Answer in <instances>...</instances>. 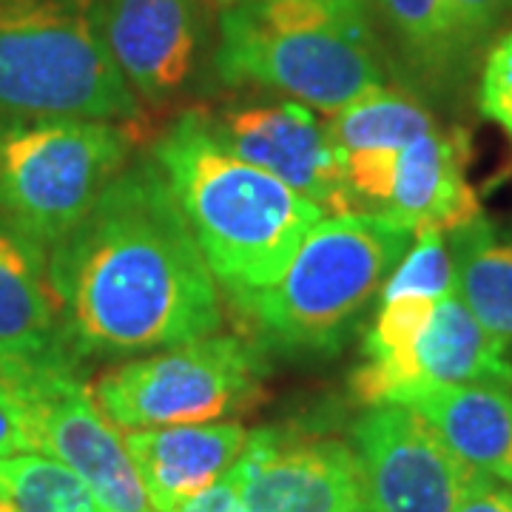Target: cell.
<instances>
[{
  "instance_id": "d6986e66",
  "label": "cell",
  "mask_w": 512,
  "mask_h": 512,
  "mask_svg": "<svg viewBox=\"0 0 512 512\" xmlns=\"http://www.w3.org/2000/svg\"><path fill=\"white\" fill-rule=\"evenodd\" d=\"M456 293L512 359V237L484 214L447 234Z\"/></svg>"
},
{
  "instance_id": "ffe728a7",
  "label": "cell",
  "mask_w": 512,
  "mask_h": 512,
  "mask_svg": "<svg viewBox=\"0 0 512 512\" xmlns=\"http://www.w3.org/2000/svg\"><path fill=\"white\" fill-rule=\"evenodd\" d=\"M433 111L416 94L390 83L359 94L348 106L330 114L328 131L339 154L362 151H402L416 137L436 128Z\"/></svg>"
},
{
  "instance_id": "7c38bea8",
  "label": "cell",
  "mask_w": 512,
  "mask_h": 512,
  "mask_svg": "<svg viewBox=\"0 0 512 512\" xmlns=\"http://www.w3.org/2000/svg\"><path fill=\"white\" fill-rule=\"evenodd\" d=\"M100 18L140 103L163 106L194 83L208 49L205 0H100Z\"/></svg>"
},
{
  "instance_id": "6da1fadb",
  "label": "cell",
  "mask_w": 512,
  "mask_h": 512,
  "mask_svg": "<svg viewBox=\"0 0 512 512\" xmlns=\"http://www.w3.org/2000/svg\"><path fill=\"white\" fill-rule=\"evenodd\" d=\"M63 345L77 359H134L217 333L220 285L151 154L111 180L46 251Z\"/></svg>"
},
{
  "instance_id": "52a82bcc",
  "label": "cell",
  "mask_w": 512,
  "mask_h": 512,
  "mask_svg": "<svg viewBox=\"0 0 512 512\" xmlns=\"http://www.w3.org/2000/svg\"><path fill=\"white\" fill-rule=\"evenodd\" d=\"M0 393L12 404L29 453L60 461L103 512H154L123 433L109 421L66 345L32 356H0Z\"/></svg>"
},
{
  "instance_id": "7402d4cb",
  "label": "cell",
  "mask_w": 512,
  "mask_h": 512,
  "mask_svg": "<svg viewBox=\"0 0 512 512\" xmlns=\"http://www.w3.org/2000/svg\"><path fill=\"white\" fill-rule=\"evenodd\" d=\"M450 291H456V274L447 234L439 228H421L399 259V265L384 279L379 296L441 299Z\"/></svg>"
},
{
  "instance_id": "44dd1931",
  "label": "cell",
  "mask_w": 512,
  "mask_h": 512,
  "mask_svg": "<svg viewBox=\"0 0 512 512\" xmlns=\"http://www.w3.org/2000/svg\"><path fill=\"white\" fill-rule=\"evenodd\" d=\"M0 484L18 512H103L69 467L40 453L0 458Z\"/></svg>"
},
{
  "instance_id": "d4e9b609",
  "label": "cell",
  "mask_w": 512,
  "mask_h": 512,
  "mask_svg": "<svg viewBox=\"0 0 512 512\" xmlns=\"http://www.w3.org/2000/svg\"><path fill=\"white\" fill-rule=\"evenodd\" d=\"M171 512H248L245 501H242V484H239L237 467H231L217 484H211L200 495L183 501L180 507H174Z\"/></svg>"
},
{
  "instance_id": "4fadbf2b",
  "label": "cell",
  "mask_w": 512,
  "mask_h": 512,
  "mask_svg": "<svg viewBox=\"0 0 512 512\" xmlns=\"http://www.w3.org/2000/svg\"><path fill=\"white\" fill-rule=\"evenodd\" d=\"M123 439L154 512H171L234 467L248 430L231 419L126 430Z\"/></svg>"
},
{
  "instance_id": "277c9868",
  "label": "cell",
  "mask_w": 512,
  "mask_h": 512,
  "mask_svg": "<svg viewBox=\"0 0 512 512\" xmlns=\"http://www.w3.org/2000/svg\"><path fill=\"white\" fill-rule=\"evenodd\" d=\"M416 237L382 214L325 217L265 291L228 299L265 356L328 359L345 348Z\"/></svg>"
},
{
  "instance_id": "ba28073f",
  "label": "cell",
  "mask_w": 512,
  "mask_h": 512,
  "mask_svg": "<svg viewBox=\"0 0 512 512\" xmlns=\"http://www.w3.org/2000/svg\"><path fill=\"white\" fill-rule=\"evenodd\" d=\"M268 356L245 336L211 333L126 359L92 384L117 430L231 421L262 399Z\"/></svg>"
},
{
  "instance_id": "f1b7e54d",
  "label": "cell",
  "mask_w": 512,
  "mask_h": 512,
  "mask_svg": "<svg viewBox=\"0 0 512 512\" xmlns=\"http://www.w3.org/2000/svg\"><path fill=\"white\" fill-rule=\"evenodd\" d=\"M211 6H220V12L222 9H231V6H239V3H245V0H208Z\"/></svg>"
},
{
  "instance_id": "484cf974",
  "label": "cell",
  "mask_w": 512,
  "mask_h": 512,
  "mask_svg": "<svg viewBox=\"0 0 512 512\" xmlns=\"http://www.w3.org/2000/svg\"><path fill=\"white\" fill-rule=\"evenodd\" d=\"M456 512H512V487L484 476L458 504Z\"/></svg>"
},
{
  "instance_id": "30bf717a",
  "label": "cell",
  "mask_w": 512,
  "mask_h": 512,
  "mask_svg": "<svg viewBox=\"0 0 512 512\" xmlns=\"http://www.w3.org/2000/svg\"><path fill=\"white\" fill-rule=\"evenodd\" d=\"M211 123L234 154L291 185L296 194L319 205L325 217L353 214L342 183V154L328 123L313 109L279 97L228 106L211 114Z\"/></svg>"
},
{
  "instance_id": "7a4b0ae2",
  "label": "cell",
  "mask_w": 512,
  "mask_h": 512,
  "mask_svg": "<svg viewBox=\"0 0 512 512\" xmlns=\"http://www.w3.org/2000/svg\"><path fill=\"white\" fill-rule=\"evenodd\" d=\"M148 154L228 299L271 288L325 220L319 205L234 154L211 111H183Z\"/></svg>"
},
{
  "instance_id": "3957f363",
  "label": "cell",
  "mask_w": 512,
  "mask_h": 512,
  "mask_svg": "<svg viewBox=\"0 0 512 512\" xmlns=\"http://www.w3.org/2000/svg\"><path fill=\"white\" fill-rule=\"evenodd\" d=\"M214 72L336 114L387 83L370 0H245L217 20Z\"/></svg>"
},
{
  "instance_id": "ac0fdd59",
  "label": "cell",
  "mask_w": 512,
  "mask_h": 512,
  "mask_svg": "<svg viewBox=\"0 0 512 512\" xmlns=\"http://www.w3.org/2000/svg\"><path fill=\"white\" fill-rule=\"evenodd\" d=\"M424 384H495L512 390V359L456 291L441 296L421 330L413 350V384L399 402Z\"/></svg>"
},
{
  "instance_id": "603a6c76",
  "label": "cell",
  "mask_w": 512,
  "mask_h": 512,
  "mask_svg": "<svg viewBox=\"0 0 512 512\" xmlns=\"http://www.w3.org/2000/svg\"><path fill=\"white\" fill-rule=\"evenodd\" d=\"M478 109L512 140V29L487 49L478 77Z\"/></svg>"
},
{
  "instance_id": "f546056e",
  "label": "cell",
  "mask_w": 512,
  "mask_h": 512,
  "mask_svg": "<svg viewBox=\"0 0 512 512\" xmlns=\"http://www.w3.org/2000/svg\"><path fill=\"white\" fill-rule=\"evenodd\" d=\"M345 512H370V507H367L365 498H362V501H356V504H353V507H348Z\"/></svg>"
},
{
  "instance_id": "5bb4252c",
  "label": "cell",
  "mask_w": 512,
  "mask_h": 512,
  "mask_svg": "<svg viewBox=\"0 0 512 512\" xmlns=\"http://www.w3.org/2000/svg\"><path fill=\"white\" fill-rule=\"evenodd\" d=\"M470 140L464 131L430 128L396 157L393 185L382 217L407 228H439L444 234L481 217L473 185L467 183Z\"/></svg>"
},
{
  "instance_id": "9a60e30c",
  "label": "cell",
  "mask_w": 512,
  "mask_h": 512,
  "mask_svg": "<svg viewBox=\"0 0 512 512\" xmlns=\"http://www.w3.org/2000/svg\"><path fill=\"white\" fill-rule=\"evenodd\" d=\"M399 404L430 421L478 473L512 487V390L495 384H424Z\"/></svg>"
},
{
  "instance_id": "4316f807",
  "label": "cell",
  "mask_w": 512,
  "mask_h": 512,
  "mask_svg": "<svg viewBox=\"0 0 512 512\" xmlns=\"http://www.w3.org/2000/svg\"><path fill=\"white\" fill-rule=\"evenodd\" d=\"M18 453H29V441L23 436V427L12 404L0 393V458L18 456Z\"/></svg>"
},
{
  "instance_id": "2e32d148",
  "label": "cell",
  "mask_w": 512,
  "mask_h": 512,
  "mask_svg": "<svg viewBox=\"0 0 512 512\" xmlns=\"http://www.w3.org/2000/svg\"><path fill=\"white\" fill-rule=\"evenodd\" d=\"M393 40L404 72L424 92L450 97L456 94L478 55L458 32L450 0H370Z\"/></svg>"
},
{
  "instance_id": "e0dca14e",
  "label": "cell",
  "mask_w": 512,
  "mask_h": 512,
  "mask_svg": "<svg viewBox=\"0 0 512 512\" xmlns=\"http://www.w3.org/2000/svg\"><path fill=\"white\" fill-rule=\"evenodd\" d=\"M60 345L46 248L0 214V356H32Z\"/></svg>"
},
{
  "instance_id": "8fae6325",
  "label": "cell",
  "mask_w": 512,
  "mask_h": 512,
  "mask_svg": "<svg viewBox=\"0 0 512 512\" xmlns=\"http://www.w3.org/2000/svg\"><path fill=\"white\" fill-rule=\"evenodd\" d=\"M234 467L248 512H345L365 498L350 444L330 436L259 427Z\"/></svg>"
},
{
  "instance_id": "8992f818",
  "label": "cell",
  "mask_w": 512,
  "mask_h": 512,
  "mask_svg": "<svg viewBox=\"0 0 512 512\" xmlns=\"http://www.w3.org/2000/svg\"><path fill=\"white\" fill-rule=\"evenodd\" d=\"M131 148V123L0 120V214L49 251L92 211Z\"/></svg>"
},
{
  "instance_id": "5b68a950",
  "label": "cell",
  "mask_w": 512,
  "mask_h": 512,
  "mask_svg": "<svg viewBox=\"0 0 512 512\" xmlns=\"http://www.w3.org/2000/svg\"><path fill=\"white\" fill-rule=\"evenodd\" d=\"M140 114L106 43L100 0H0V120L134 123Z\"/></svg>"
},
{
  "instance_id": "cb8c5ba5",
  "label": "cell",
  "mask_w": 512,
  "mask_h": 512,
  "mask_svg": "<svg viewBox=\"0 0 512 512\" xmlns=\"http://www.w3.org/2000/svg\"><path fill=\"white\" fill-rule=\"evenodd\" d=\"M450 9L467 46L481 55L490 37L512 15V0H450Z\"/></svg>"
},
{
  "instance_id": "83f0119b",
  "label": "cell",
  "mask_w": 512,
  "mask_h": 512,
  "mask_svg": "<svg viewBox=\"0 0 512 512\" xmlns=\"http://www.w3.org/2000/svg\"><path fill=\"white\" fill-rule=\"evenodd\" d=\"M0 512H18L15 510V504H12V498L6 493V487L0 484Z\"/></svg>"
},
{
  "instance_id": "9c48e42d",
  "label": "cell",
  "mask_w": 512,
  "mask_h": 512,
  "mask_svg": "<svg viewBox=\"0 0 512 512\" xmlns=\"http://www.w3.org/2000/svg\"><path fill=\"white\" fill-rule=\"evenodd\" d=\"M370 512H456L484 478L407 404H376L350 427Z\"/></svg>"
}]
</instances>
